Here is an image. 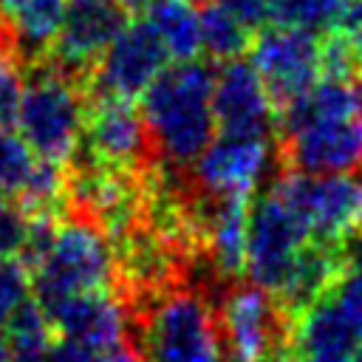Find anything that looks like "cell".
Returning a JSON list of instances; mask_svg holds the SVG:
<instances>
[{
	"mask_svg": "<svg viewBox=\"0 0 362 362\" xmlns=\"http://www.w3.org/2000/svg\"><path fill=\"white\" fill-rule=\"evenodd\" d=\"M139 362H229L215 297L187 277L116 294Z\"/></svg>",
	"mask_w": 362,
	"mask_h": 362,
	"instance_id": "6da1fadb",
	"label": "cell"
},
{
	"mask_svg": "<svg viewBox=\"0 0 362 362\" xmlns=\"http://www.w3.org/2000/svg\"><path fill=\"white\" fill-rule=\"evenodd\" d=\"M286 170L322 175L362 170V85L354 76H320L274 119Z\"/></svg>",
	"mask_w": 362,
	"mask_h": 362,
	"instance_id": "7a4b0ae2",
	"label": "cell"
},
{
	"mask_svg": "<svg viewBox=\"0 0 362 362\" xmlns=\"http://www.w3.org/2000/svg\"><path fill=\"white\" fill-rule=\"evenodd\" d=\"M212 76L206 62L181 59L141 90V119L158 167L189 170L212 141Z\"/></svg>",
	"mask_w": 362,
	"mask_h": 362,
	"instance_id": "3957f363",
	"label": "cell"
},
{
	"mask_svg": "<svg viewBox=\"0 0 362 362\" xmlns=\"http://www.w3.org/2000/svg\"><path fill=\"white\" fill-rule=\"evenodd\" d=\"M25 74L28 79L23 88L14 124L25 139V144L40 158L65 164L82 136L85 105H88L85 85L51 68L45 59L28 65Z\"/></svg>",
	"mask_w": 362,
	"mask_h": 362,
	"instance_id": "277c9868",
	"label": "cell"
},
{
	"mask_svg": "<svg viewBox=\"0 0 362 362\" xmlns=\"http://www.w3.org/2000/svg\"><path fill=\"white\" fill-rule=\"evenodd\" d=\"M113 277L116 263L107 235L93 221L68 215V221L57 226L45 260L31 272V286L34 300L42 305V311H48L71 294L110 288Z\"/></svg>",
	"mask_w": 362,
	"mask_h": 362,
	"instance_id": "5b68a950",
	"label": "cell"
},
{
	"mask_svg": "<svg viewBox=\"0 0 362 362\" xmlns=\"http://www.w3.org/2000/svg\"><path fill=\"white\" fill-rule=\"evenodd\" d=\"M303 218L317 243L348 249L362 238V173L308 175L286 170L272 184Z\"/></svg>",
	"mask_w": 362,
	"mask_h": 362,
	"instance_id": "8992f818",
	"label": "cell"
},
{
	"mask_svg": "<svg viewBox=\"0 0 362 362\" xmlns=\"http://www.w3.org/2000/svg\"><path fill=\"white\" fill-rule=\"evenodd\" d=\"M215 305L229 362H288L291 314L274 294L252 280H235L218 291Z\"/></svg>",
	"mask_w": 362,
	"mask_h": 362,
	"instance_id": "52a82bcc",
	"label": "cell"
},
{
	"mask_svg": "<svg viewBox=\"0 0 362 362\" xmlns=\"http://www.w3.org/2000/svg\"><path fill=\"white\" fill-rule=\"evenodd\" d=\"M311 232L291 204L272 187L249 206L246 232V277L274 294H283L300 255L311 243Z\"/></svg>",
	"mask_w": 362,
	"mask_h": 362,
	"instance_id": "ba28073f",
	"label": "cell"
},
{
	"mask_svg": "<svg viewBox=\"0 0 362 362\" xmlns=\"http://www.w3.org/2000/svg\"><path fill=\"white\" fill-rule=\"evenodd\" d=\"M76 150L105 167L136 175H144L158 167L147 124L141 119V110L133 107V99L88 96Z\"/></svg>",
	"mask_w": 362,
	"mask_h": 362,
	"instance_id": "9c48e42d",
	"label": "cell"
},
{
	"mask_svg": "<svg viewBox=\"0 0 362 362\" xmlns=\"http://www.w3.org/2000/svg\"><path fill=\"white\" fill-rule=\"evenodd\" d=\"M249 51V62L263 79L277 110L322 76V40L317 31L272 23L269 28H257Z\"/></svg>",
	"mask_w": 362,
	"mask_h": 362,
	"instance_id": "30bf717a",
	"label": "cell"
},
{
	"mask_svg": "<svg viewBox=\"0 0 362 362\" xmlns=\"http://www.w3.org/2000/svg\"><path fill=\"white\" fill-rule=\"evenodd\" d=\"M274 161L272 136L221 133L192 161L189 181L198 192L212 198H246L257 192Z\"/></svg>",
	"mask_w": 362,
	"mask_h": 362,
	"instance_id": "8fae6325",
	"label": "cell"
},
{
	"mask_svg": "<svg viewBox=\"0 0 362 362\" xmlns=\"http://www.w3.org/2000/svg\"><path fill=\"white\" fill-rule=\"evenodd\" d=\"M170 54L147 20H127V25L99 54L85 79L88 96L136 99L167 68Z\"/></svg>",
	"mask_w": 362,
	"mask_h": 362,
	"instance_id": "7c38bea8",
	"label": "cell"
},
{
	"mask_svg": "<svg viewBox=\"0 0 362 362\" xmlns=\"http://www.w3.org/2000/svg\"><path fill=\"white\" fill-rule=\"evenodd\" d=\"M127 20L130 11L122 0H65L59 31L42 59L85 85L88 71Z\"/></svg>",
	"mask_w": 362,
	"mask_h": 362,
	"instance_id": "4fadbf2b",
	"label": "cell"
},
{
	"mask_svg": "<svg viewBox=\"0 0 362 362\" xmlns=\"http://www.w3.org/2000/svg\"><path fill=\"white\" fill-rule=\"evenodd\" d=\"M212 116L221 133L272 136L277 107L252 62L235 57V59H223V65L215 71Z\"/></svg>",
	"mask_w": 362,
	"mask_h": 362,
	"instance_id": "5bb4252c",
	"label": "cell"
},
{
	"mask_svg": "<svg viewBox=\"0 0 362 362\" xmlns=\"http://www.w3.org/2000/svg\"><path fill=\"white\" fill-rule=\"evenodd\" d=\"M288 362H362V339L328 291L291 314Z\"/></svg>",
	"mask_w": 362,
	"mask_h": 362,
	"instance_id": "9a60e30c",
	"label": "cell"
},
{
	"mask_svg": "<svg viewBox=\"0 0 362 362\" xmlns=\"http://www.w3.org/2000/svg\"><path fill=\"white\" fill-rule=\"evenodd\" d=\"M54 334L88 342L93 348L110 351L127 342L124 337V311L119 297L110 288L82 291L59 300L45 311Z\"/></svg>",
	"mask_w": 362,
	"mask_h": 362,
	"instance_id": "2e32d148",
	"label": "cell"
},
{
	"mask_svg": "<svg viewBox=\"0 0 362 362\" xmlns=\"http://www.w3.org/2000/svg\"><path fill=\"white\" fill-rule=\"evenodd\" d=\"M147 23L161 37L173 59H195L201 51V23L198 8L189 0H156L144 8Z\"/></svg>",
	"mask_w": 362,
	"mask_h": 362,
	"instance_id": "e0dca14e",
	"label": "cell"
},
{
	"mask_svg": "<svg viewBox=\"0 0 362 362\" xmlns=\"http://www.w3.org/2000/svg\"><path fill=\"white\" fill-rule=\"evenodd\" d=\"M3 328H6V348H8L6 362H45L54 328L34 297H25L11 311Z\"/></svg>",
	"mask_w": 362,
	"mask_h": 362,
	"instance_id": "ac0fdd59",
	"label": "cell"
},
{
	"mask_svg": "<svg viewBox=\"0 0 362 362\" xmlns=\"http://www.w3.org/2000/svg\"><path fill=\"white\" fill-rule=\"evenodd\" d=\"M198 23H201V48L212 59L223 62V59L243 57V51H249L252 31L218 3L204 6L198 11Z\"/></svg>",
	"mask_w": 362,
	"mask_h": 362,
	"instance_id": "d6986e66",
	"label": "cell"
},
{
	"mask_svg": "<svg viewBox=\"0 0 362 362\" xmlns=\"http://www.w3.org/2000/svg\"><path fill=\"white\" fill-rule=\"evenodd\" d=\"M348 0H269V20L274 25H294L308 31H331Z\"/></svg>",
	"mask_w": 362,
	"mask_h": 362,
	"instance_id": "ffe728a7",
	"label": "cell"
},
{
	"mask_svg": "<svg viewBox=\"0 0 362 362\" xmlns=\"http://www.w3.org/2000/svg\"><path fill=\"white\" fill-rule=\"evenodd\" d=\"M34 150L25 144L20 133L11 127H0V195L17 198L31 175L34 167Z\"/></svg>",
	"mask_w": 362,
	"mask_h": 362,
	"instance_id": "44dd1931",
	"label": "cell"
},
{
	"mask_svg": "<svg viewBox=\"0 0 362 362\" xmlns=\"http://www.w3.org/2000/svg\"><path fill=\"white\" fill-rule=\"evenodd\" d=\"M45 362H139V359H136L130 342H124L119 348H110V351H102V348L88 345V342L59 337L48 345Z\"/></svg>",
	"mask_w": 362,
	"mask_h": 362,
	"instance_id": "7402d4cb",
	"label": "cell"
},
{
	"mask_svg": "<svg viewBox=\"0 0 362 362\" xmlns=\"http://www.w3.org/2000/svg\"><path fill=\"white\" fill-rule=\"evenodd\" d=\"M31 291V272L20 257L0 260V328L11 317V311L28 297Z\"/></svg>",
	"mask_w": 362,
	"mask_h": 362,
	"instance_id": "603a6c76",
	"label": "cell"
},
{
	"mask_svg": "<svg viewBox=\"0 0 362 362\" xmlns=\"http://www.w3.org/2000/svg\"><path fill=\"white\" fill-rule=\"evenodd\" d=\"M25 229H28V212L20 206L17 198L0 195V260L20 255Z\"/></svg>",
	"mask_w": 362,
	"mask_h": 362,
	"instance_id": "cb8c5ba5",
	"label": "cell"
},
{
	"mask_svg": "<svg viewBox=\"0 0 362 362\" xmlns=\"http://www.w3.org/2000/svg\"><path fill=\"white\" fill-rule=\"evenodd\" d=\"M25 88V68L17 59H0V127H11Z\"/></svg>",
	"mask_w": 362,
	"mask_h": 362,
	"instance_id": "d4e9b609",
	"label": "cell"
},
{
	"mask_svg": "<svg viewBox=\"0 0 362 362\" xmlns=\"http://www.w3.org/2000/svg\"><path fill=\"white\" fill-rule=\"evenodd\" d=\"M232 17H238L249 31H257L269 20V0H215Z\"/></svg>",
	"mask_w": 362,
	"mask_h": 362,
	"instance_id": "484cf974",
	"label": "cell"
},
{
	"mask_svg": "<svg viewBox=\"0 0 362 362\" xmlns=\"http://www.w3.org/2000/svg\"><path fill=\"white\" fill-rule=\"evenodd\" d=\"M156 0H122V6L127 8V11H144L147 6H153Z\"/></svg>",
	"mask_w": 362,
	"mask_h": 362,
	"instance_id": "4316f807",
	"label": "cell"
}]
</instances>
